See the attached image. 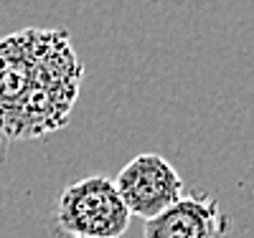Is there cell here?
<instances>
[{
    "label": "cell",
    "instance_id": "1",
    "mask_svg": "<svg viewBox=\"0 0 254 238\" xmlns=\"http://www.w3.org/2000/svg\"><path fill=\"white\" fill-rule=\"evenodd\" d=\"M54 221L61 238H120L130 228L132 215L112 178L89 175L61 190Z\"/></svg>",
    "mask_w": 254,
    "mask_h": 238
},
{
    "label": "cell",
    "instance_id": "2",
    "mask_svg": "<svg viewBox=\"0 0 254 238\" xmlns=\"http://www.w3.org/2000/svg\"><path fill=\"white\" fill-rule=\"evenodd\" d=\"M115 188L130 215L150 221L183 198V178L165 157L142 152L132 157L115 178Z\"/></svg>",
    "mask_w": 254,
    "mask_h": 238
},
{
    "label": "cell",
    "instance_id": "3",
    "mask_svg": "<svg viewBox=\"0 0 254 238\" xmlns=\"http://www.w3.org/2000/svg\"><path fill=\"white\" fill-rule=\"evenodd\" d=\"M229 228L231 218L221 210L219 200L206 192H193L145 221V238H224Z\"/></svg>",
    "mask_w": 254,
    "mask_h": 238
},
{
    "label": "cell",
    "instance_id": "4",
    "mask_svg": "<svg viewBox=\"0 0 254 238\" xmlns=\"http://www.w3.org/2000/svg\"><path fill=\"white\" fill-rule=\"evenodd\" d=\"M5 149H8V140H5L3 132H0V162L5 160Z\"/></svg>",
    "mask_w": 254,
    "mask_h": 238
}]
</instances>
